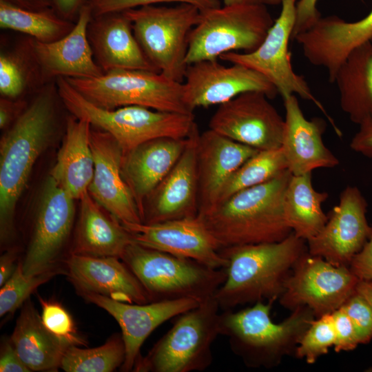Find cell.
<instances>
[{
  "label": "cell",
  "mask_w": 372,
  "mask_h": 372,
  "mask_svg": "<svg viewBox=\"0 0 372 372\" xmlns=\"http://www.w3.org/2000/svg\"><path fill=\"white\" fill-rule=\"evenodd\" d=\"M55 99L52 86L41 91L3 134L0 143V240L8 246L15 234L17 202L37 160L55 129Z\"/></svg>",
  "instance_id": "cell-1"
},
{
  "label": "cell",
  "mask_w": 372,
  "mask_h": 372,
  "mask_svg": "<svg viewBox=\"0 0 372 372\" xmlns=\"http://www.w3.org/2000/svg\"><path fill=\"white\" fill-rule=\"evenodd\" d=\"M306 242L292 232L279 242L220 249L228 265L226 279L214 296L220 308L278 299L295 265L308 251Z\"/></svg>",
  "instance_id": "cell-2"
},
{
  "label": "cell",
  "mask_w": 372,
  "mask_h": 372,
  "mask_svg": "<svg viewBox=\"0 0 372 372\" xmlns=\"http://www.w3.org/2000/svg\"><path fill=\"white\" fill-rule=\"evenodd\" d=\"M292 174L286 169L262 184L245 189L198 216L220 248L279 242L292 231L283 210Z\"/></svg>",
  "instance_id": "cell-3"
},
{
  "label": "cell",
  "mask_w": 372,
  "mask_h": 372,
  "mask_svg": "<svg viewBox=\"0 0 372 372\" xmlns=\"http://www.w3.org/2000/svg\"><path fill=\"white\" fill-rule=\"evenodd\" d=\"M275 300L258 301L251 307L220 313L219 331L231 350L252 368H272L294 353L300 339L316 318L308 307H298L280 323L271 318Z\"/></svg>",
  "instance_id": "cell-4"
},
{
  "label": "cell",
  "mask_w": 372,
  "mask_h": 372,
  "mask_svg": "<svg viewBox=\"0 0 372 372\" xmlns=\"http://www.w3.org/2000/svg\"><path fill=\"white\" fill-rule=\"evenodd\" d=\"M56 86L59 96L71 114L110 134L123 155L153 139L187 138L196 125L193 113L163 112L138 105L106 110L87 100L63 77L57 78Z\"/></svg>",
  "instance_id": "cell-5"
},
{
  "label": "cell",
  "mask_w": 372,
  "mask_h": 372,
  "mask_svg": "<svg viewBox=\"0 0 372 372\" xmlns=\"http://www.w3.org/2000/svg\"><path fill=\"white\" fill-rule=\"evenodd\" d=\"M121 259L137 277L151 302L184 298L203 302L214 297L227 277L225 268H211L134 242Z\"/></svg>",
  "instance_id": "cell-6"
},
{
  "label": "cell",
  "mask_w": 372,
  "mask_h": 372,
  "mask_svg": "<svg viewBox=\"0 0 372 372\" xmlns=\"http://www.w3.org/2000/svg\"><path fill=\"white\" fill-rule=\"evenodd\" d=\"M220 307L214 297L178 316L172 327L141 356L133 371H203L213 361L211 347L220 335Z\"/></svg>",
  "instance_id": "cell-7"
},
{
  "label": "cell",
  "mask_w": 372,
  "mask_h": 372,
  "mask_svg": "<svg viewBox=\"0 0 372 372\" xmlns=\"http://www.w3.org/2000/svg\"><path fill=\"white\" fill-rule=\"evenodd\" d=\"M151 63L168 78L183 83L187 67L189 36L200 10L189 3L172 7L143 6L122 12Z\"/></svg>",
  "instance_id": "cell-8"
},
{
  "label": "cell",
  "mask_w": 372,
  "mask_h": 372,
  "mask_svg": "<svg viewBox=\"0 0 372 372\" xmlns=\"http://www.w3.org/2000/svg\"><path fill=\"white\" fill-rule=\"evenodd\" d=\"M96 106L114 110L138 105L154 110L193 113L184 101L183 83L161 72L115 70L94 78H65Z\"/></svg>",
  "instance_id": "cell-9"
},
{
  "label": "cell",
  "mask_w": 372,
  "mask_h": 372,
  "mask_svg": "<svg viewBox=\"0 0 372 372\" xmlns=\"http://www.w3.org/2000/svg\"><path fill=\"white\" fill-rule=\"evenodd\" d=\"M263 3L224 6L200 11L191 31L186 63L214 60L223 54L255 50L273 23Z\"/></svg>",
  "instance_id": "cell-10"
},
{
  "label": "cell",
  "mask_w": 372,
  "mask_h": 372,
  "mask_svg": "<svg viewBox=\"0 0 372 372\" xmlns=\"http://www.w3.org/2000/svg\"><path fill=\"white\" fill-rule=\"evenodd\" d=\"M297 0H282L281 11L268 31L264 41L250 52H229L219 59L251 68L265 76L277 89L282 98L298 94L313 102L330 121L335 133L342 135L330 115L311 92L304 78L293 70L289 51L296 21Z\"/></svg>",
  "instance_id": "cell-11"
},
{
  "label": "cell",
  "mask_w": 372,
  "mask_h": 372,
  "mask_svg": "<svg viewBox=\"0 0 372 372\" xmlns=\"http://www.w3.org/2000/svg\"><path fill=\"white\" fill-rule=\"evenodd\" d=\"M74 199L49 175L41 194L27 247L20 260L26 275L65 269L63 251L74 223Z\"/></svg>",
  "instance_id": "cell-12"
},
{
  "label": "cell",
  "mask_w": 372,
  "mask_h": 372,
  "mask_svg": "<svg viewBox=\"0 0 372 372\" xmlns=\"http://www.w3.org/2000/svg\"><path fill=\"white\" fill-rule=\"evenodd\" d=\"M358 281L349 267L333 265L307 251L287 278L279 302L291 311L308 307L318 318L341 307Z\"/></svg>",
  "instance_id": "cell-13"
},
{
  "label": "cell",
  "mask_w": 372,
  "mask_h": 372,
  "mask_svg": "<svg viewBox=\"0 0 372 372\" xmlns=\"http://www.w3.org/2000/svg\"><path fill=\"white\" fill-rule=\"evenodd\" d=\"M261 92L250 91L219 105L209 129L258 150L280 148L285 119Z\"/></svg>",
  "instance_id": "cell-14"
},
{
  "label": "cell",
  "mask_w": 372,
  "mask_h": 372,
  "mask_svg": "<svg viewBox=\"0 0 372 372\" xmlns=\"http://www.w3.org/2000/svg\"><path fill=\"white\" fill-rule=\"evenodd\" d=\"M368 203L360 190L347 186L340 194L322 230L307 241L308 252L335 266L349 267L372 238L366 218Z\"/></svg>",
  "instance_id": "cell-15"
},
{
  "label": "cell",
  "mask_w": 372,
  "mask_h": 372,
  "mask_svg": "<svg viewBox=\"0 0 372 372\" xmlns=\"http://www.w3.org/2000/svg\"><path fill=\"white\" fill-rule=\"evenodd\" d=\"M184 101L195 108L221 105L250 91L273 99L276 87L262 74L240 64L225 66L214 60H203L188 65L185 74Z\"/></svg>",
  "instance_id": "cell-16"
},
{
  "label": "cell",
  "mask_w": 372,
  "mask_h": 372,
  "mask_svg": "<svg viewBox=\"0 0 372 372\" xmlns=\"http://www.w3.org/2000/svg\"><path fill=\"white\" fill-rule=\"evenodd\" d=\"M123 226L131 233L134 242L142 246L192 259L214 269L228 265V260L220 252L219 244L198 216Z\"/></svg>",
  "instance_id": "cell-17"
},
{
  "label": "cell",
  "mask_w": 372,
  "mask_h": 372,
  "mask_svg": "<svg viewBox=\"0 0 372 372\" xmlns=\"http://www.w3.org/2000/svg\"><path fill=\"white\" fill-rule=\"evenodd\" d=\"M81 296L106 311L119 324L125 347V359L121 368L123 371H133L141 356L143 344L158 327L201 302L184 298L133 304L96 293H84Z\"/></svg>",
  "instance_id": "cell-18"
},
{
  "label": "cell",
  "mask_w": 372,
  "mask_h": 372,
  "mask_svg": "<svg viewBox=\"0 0 372 372\" xmlns=\"http://www.w3.org/2000/svg\"><path fill=\"white\" fill-rule=\"evenodd\" d=\"M90 142L94 170L88 193L122 225L143 223L138 207L122 175L120 145L108 132L92 127Z\"/></svg>",
  "instance_id": "cell-19"
},
{
  "label": "cell",
  "mask_w": 372,
  "mask_h": 372,
  "mask_svg": "<svg viewBox=\"0 0 372 372\" xmlns=\"http://www.w3.org/2000/svg\"><path fill=\"white\" fill-rule=\"evenodd\" d=\"M199 134L196 125L178 161L146 200L143 223L153 224L198 216L196 150Z\"/></svg>",
  "instance_id": "cell-20"
},
{
  "label": "cell",
  "mask_w": 372,
  "mask_h": 372,
  "mask_svg": "<svg viewBox=\"0 0 372 372\" xmlns=\"http://www.w3.org/2000/svg\"><path fill=\"white\" fill-rule=\"evenodd\" d=\"M64 268L79 296L96 293L129 303L151 302L137 277L119 258L70 254Z\"/></svg>",
  "instance_id": "cell-21"
},
{
  "label": "cell",
  "mask_w": 372,
  "mask_h": 372,
  "mask_svg": "<svg viewBox=\"0 0 372 372\" xmlns=\"http://www.w3.org/2000/svg\"><path fill=\"white\" fill-rule=\"evenodd\" d=\"M92 16L90 5L84 3L76 23L67 35L50 43L34 39L28 42L42 78L87 79L104 74L94 59L87 37V28Z\"/></svg>",
  "instance_id": "cell-22"
},
{
  "label": "cell",
  "mask_w": 372,
  "mask_h": 372,
  "mask_svg": "<svg viewBox=\"0 0 372 372\" xmlns=\"http://www.w3.org/2000/svg\"><path fill=\"white\" fill-rule=\"evenodd\" d=\"M258 151L210 129L199 134L196 150L198 215L208 211L218 203L229 178Z\"/></svg>",
  "instance_id": "cell-23"
},
{
  "label": "cell",
  "mask_w": 372,
  "mask_h": 372,
  "mask_svg": "<svg viewBox=\"0 0 372 372\" xmlns=\"http://www.w3.org/2000/svg\"><path fill=\"white\" fill-rule=\"evenodd\" d=\"M283 100L285 118L281 148L291 174L301 175L318 168L337 166L338 158L322 141L324 122L320 118H306L295 94Z\"/></svg>",
  "instance_id": "cell-24"
},
{
  "label": "cell",
  "mask_w": 372,
  "mask_h": 372,
  "mask_svg": "<svg viewBox=\"0 0 372 372\" xmlns=\"http://www.w3.org/2000/svg\"><path fill=\"white\" fill-rule=\"evenodd\" d=\"M94 17L87 37L94 59L104 73L115 70L159 72L143 52L130 21L122 12Z\"/></svg>",
  "instance_id": "cell-25"
},
{
  "label": "cell",
  "mask_w": 372,
  "mask_h": 372,
  "mask_svg": "<svg viewBox=\"0 0 372 372\" xmlns=\"http://www.w3.org/2000/svg\"><path fill=\"white\" fill-rule=\"evenodd\" d=\"M188 137L153 139L123 155L122 175L134 196L142 220L146 200L178 161Z\"/></svg>",
  "instance_id": "cell-26"
},
{
  "label": "cell",
  "mask_w": 372,
  "mask_h": 372,
  "mask_svg": "<svg viewBox=\"0 0 372 372\" xmlns=\"http://www.w3.org/2000/svg\"><path fill=\"white\" fill-rule=\"evenodd\" d=\"M79 200V215L70 254L121 258L134 242L131 233L112 214L103 211L88 192Z\"/></svg>",
  "instance_id": "cell-27"
},
{
  "label": "cell",
  "mask_w": 372,
  "mask_h": 372,
  "mask_svg": "<svg viewBox=\"0 0 372 372\" xmlns=\"http://www.w3.org/2000/svg\"><path fill=\"white\" fill-rule=\"evenodd\" d=\"M91 126L84 118L73 115L68 118L65 136L49 174L75 200L88 192L94 176Z\"/></svg>",
  "instance_id": "cell-28"
},
{
  "label": "cell",
  "mask_w": 372,
  "mask_h": 372,
  "mask_svg": "<svg viewBox=\"0 0 372 372\" xmlns=\"http://www.w3.org/2000/svg\"><path fill=\"white\" fill-rule=\"evenodd\" d=\"M21 308L10 336L19 355L32 371H57L72 345L46 329L30 298Z\"/></svg>",
  "instance_id": "cell-29"
},
{
  "label": "cell",
  "mask_w": 372,
  "mask_h": 372,
  "mask_svg": "<svg viewBox=\"0 0 372 372\" xmlns=\"http://www.w3.org/2000/svg\"><path fill=\"white\" fill-rule=\"evenodd\" d=\"M336 83L342 110L358 125L372 118V41L355 48L340 66Z\"/></svg>",
  "instance_id": "cell-30"
},
{
  "label": "cell",
  "mask_w": 372,
  "mask_h": 372,
  "mask_svg": "<svg viewBox=\"0 0 372 372\" xmlns=\"http://www.w3.org/2000/svg\"><path fill=\"white\" fill-rule=\"evenodd\" d=\"M328 198L325 192L316 190L311 172L292 175L285 191V218L292 232L306 241L316 236L328 220L322 209Z\"/></svg>",
  "instance_id": "cell-31"
},
{
  "label": "cell",
  "mask_w": 372,
  "mask_h": 372,
  "mask_svg": "<svg viewBox=\"0 0 372 372\" xmlns=\"http://www.w3.org/2000/svg\"><path fill=\"white\" fill-rule=\"evenodd\" d=\"M54 10H32L0 0V27L23 32L39 42H53L67 35L74 26Z\"/></svg>",
  "instance_id": "cell-32"
},
{
  "label": "cell",
  "mask_w": 372,
  "mask_h": 372,
  "mask_svg": "<svg viewBox=\"0 0 372 372\" xmlns=\"http://www.w3.org/2000/svg\"><path fill=\"white\" fill-rule=\"evenodd\" d=\"M319 37L327 54L338 62L344 61L355 48L372 41V10L354 22L344 21L336 16L324 18Z\"/></svg>",
  "instance_id": "cell-33"
},
{
  "label": "cell",
  "mask_w": 372,
  "mask_h": 372,
  "mask_svg": "<svg viewBox=\"0 0 372 372\" xmlns=\"http://www.w3.org/2000/svg\"><path fill=\"white\" fill-rule=\"evenodd\" d=\"M125 359V347L122 335L115 333L97 347H69L60 369L66 372H112L121 368Z\"/></svg>",
  "instance_id": "cell-34"
},
{
  "label": "cell",
  "mask_w": 372,
  "mask_h": 372,
  "mask_svg": "<svg viewBox=\"0 0 372 372\" xmlns=\"http://www.w3.org/2000/svg\"><path fill=\"white\" fill-rule=\"evenodd\" d=\"M286 169H288L287 161L281 147L258 151L229 178L221 191L217 204L239 191L266 183Z\"/></svg>",
  "instance_id": "cell-35"
},
{
  "label": "cell",
  "mask_w": 372,
  "mask_h": 372,
  "mask_svg": "<svg viewBox=\"0 0 372 372\" xmlns=\"http://www.w3.org/2000/svg\"><path fill=\"white\" fill-rule=\"evenodd\" d=\"M39 69L29 43L24 51L1 52L0 92L3 97L15 99L31 87Z\"/></svg>",
  "instance_id": "cell-36"
},
{
  "label": "cell",
  "mask_w": 372,
  "mask_h": 372,
  "mask_svg": "<svg viewBox=\"0 0 372 372\" xmlns=\"http://www.w3.org/2000/svg\"><path fill=\"white\" fill-rule=\"evenodd\" d=\"M59 274L65 275V269H55L34 275H26L23 271L20 260L13 274L1 287V318L12 315L22 307L39 286Z\"/></svg>",
  "instance_id": "cell-37"
},
{
  "label": "cell",
  "mask_w": 372,
  "mask_h": 372,
  "mask_svg": "<svg viewBox=\"0 0 372 372\" xmlns=\"http://www.w3.org/2000/svg\"><path fill=\"white\" fill-rule=\"evenodd\" d=\"M335 335L331 313L316 318L307 329L299 344L295 355L308 364H313L333 347Z\"/></svg>",
  "instance_id": "cell-38"
},
{
  "label": "cell",
  "mask_w": 372,
  "mask_h": 372,
  "mask_svg": "<svg viewBox=\"0 0 372 372\" xmlns=\"http://www.w3.org/2000/svg\"><path fill=\"white\" fill-rule=\"evenodd\" d=\"M37 297L41 307L42 322L50 333L70 345L87 346V341L79 333L72 316L61 303L39 295Z\"/></svg>",
  "instance_id": "cell-39"
},
{
  "label": "cell",
  "mask_w": 372,
  "mask_h": 372,
  "mask_svg": "<svg viewBox=\"0 0 372 372\" xmlns=\"http://www.w3.org/2000/svg\"><path fill=\"white\" fill-rule=\"evenodd\" d=\"M177 2L196 6L200 11L220 7L219 0H87L92 15L99 16L112 12L158 3Z\"/></svg>",
  "instance_id": "cell-40"
},
{
  "label": "cell",
  "mask_w": 372,
  "mask_h": 372,
  "mask_svg": "<svg viewBox=\"0 0 372 372\" xmlns=\"http://www.w3.org/2000/svg\"><path fill=\"white\" fill-rule=\"evenodd\" d=\"M342 307L349 317L359 342L367 344L372 340V307L356 291Z\"/></svg>",
  "instance_id": "cell-41"
},
{
  "label": "cell",
  "mask_w": 372,
  "mask_h": 372,
  "mask_svg": "<svg viewBox=\"0 0 372 372\" xmlns=\"http://www.w3.org/2000/svg\"><path fill=\"white\" fill-rule=\"evenodd\" d=\"M335 340L333 345L336 352L355 349L359 344L353 325L341 307L331 313Z\"/></svg>",
  "instance_id": "cell-42"
},
{
  "label": "cell",
  "mask_w": 372,
  "mask_h": 372,
  "mask_svg": "<svg viewBox=\"0 0 372 372\" xmlns=\"http://www.w3.org/2000/svg\"><path fill=\"white\" fill-rule=\"evenodd\" d=\"M318 0H298L296 6V21L292 37L311 28L320 18L316 9Z\"/></svg>",
  "instance_id": "cell-43"
},
{
  "label": "cell",
  "mask_w": 372,
  "mask_h": 372,
  "mask_svg": "<svg viewBox=\"0 0 372 372\" xmlns=\"http://www.w3.org/2000/svg\"><path fill=\"white\" fill-rule=\"evenodd\" d=\"M1 372H30L32 371L19 355L10 337H4L0 348Z\"/></svg>",
  "instance_id": "cell-44"
},
{
  "label": "cell",
  "mask_w": 372,
  "mask_h": 372,
  "mask_svg": "<svg viewBox=\"0 0 372 372\" xmlns=\"http://www.w3.org/2000/svg\"><path fill=\"white\" fill-rule=\"evenodd\" d=\"M349 267L359 280H372V238L352 258Z\"/></svg>",
  "instance_id": "cell-45"
},
{
  "label": "cell",
  "mask_w": 372,
  "mask_h": 372,
  "mask_svg": "<svg viewBox=\"0 0 372 372\" xmlns=\"http://www.w3.org/2000/svg\"><path fill=\"white\" fill-rule=\"evenodd\" d=\"M359 125V130L353 137L350 147L353 151L372 158V118L366 119Z\"/></svg>",
  "instance_id": "cell-46"
},
{
  "label": "cell",
  "mask_w": 372,
  "mask_h": 372,
  "mask_svg": "<svg viewBox=\"0 0 372 372\" xmlns=\"http://www.w3.org/2000/svg\"><path fill=\"white\" fill-rule=\"evenodd\" d=\"M19 249L10 247L4 249L0 257V287H1L13 274L19 261Z\"/></svg>",
  "instance_id": "cell-47"
},
{
  "label": "cell",
  "mask_w": 372,
  "mask_h": 372,
  "mask_svg": "<svg viewBox=\"0 0 372 372\" xmlns=\"http://www.w3.org/2000/svg\"><path fill=\"white\" fill-rule=\"evenodd\" d=\"M23 101H12L8 98L1 97L0 99V128L4 129L13 121L14 122L24 111Z\"/></svg>",
  "instance_id": "cell-48"
},
{
  "label": "cell",
  "mask_w": 372,
  "mask_h": 372,
  "mask_svg": "<svg viewBox=\"0 0 372 372\" xmlns=\"http://www.w3.org/2000/svg\"><path fill=\"white\" fill-rule=\"evenodd\" d=\"M54 10L62 18L70 20L76 14H79V10L85 3L84 0H53Z\"/></svg>",
  "instance_id": "cell-49"
},
{
  "label": "cell",
  "mask_w": 372,
  "mask_h": 372,
  "mask_svg": "<svg viewBox=\"0 0 372 372\" xmlns=\"http://www.w3.org/2000/svg\"><path fill=\"white\" fill-rule=\"evenodd\" d=\"M19 7L32 10H43L54 9L53 0H6Z\"/></svg>",
  "instance_id": "cell-50"
},
{
  "label": "cell",
  "mask_w": 372,
  "mask_h": 372,
  "mask_svg": "<svg viewBox=\"0 0 372 372\" xmlns=\"http://www.w3.org/2000/svg\"><path fill=\"white\" fill-rule=\"evenodd\" d=\"M355 291L361 295L372 307V280H359Z\"/></svg>",
  "instance_id": "cell-51"
},
{
  "label": "cell",
  "mask_w": 372,
  "mask_h": 372,
  "mask_svg": "<svg viewBox=\"0 0 372 372\" xmlns=\"http://www.w3.org/2000/svg\"><path fill=\"white\" fill-rule=\"evenodd\" d=\"M223 1L224 3V6L263 3L262 0H223Z\"/></svg>",
  "instance_id": "cell-52"
},
{
  "label": "cell",
  "mask_w": 372,
  "mask_h": 372,
  "mask_svg": "<svg viewBox=\"0 0 372 372\" xmlns=\"http://www.w3.org/2000/svg\"><path fill=\"white\" fill-rule=\"evenodd\" d=\"M282 0H262L263 3H278L279 2L281 3Z\"/></svg>",
  "instance_id": "cell-53"
}]
</instances>
